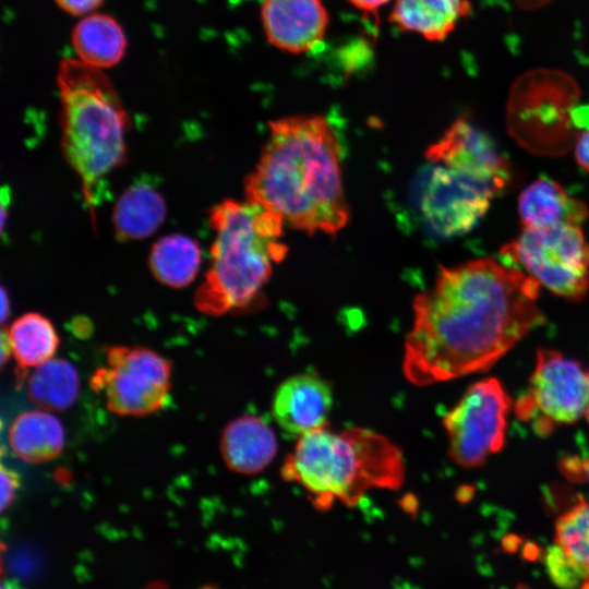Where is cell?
Segmentation results:
<instances>
[{"mask_svg": "<svg viewBox=\"0 0 589 589\" xmlns=\"http://www.w3.org/2000/svg\"><path fill=\"white\" fill-rule=\"evenodd\" d=\"M500 252L561 298L577 302L589 291V243L580 226L522 228Z\"/></svg>", "mask_w": 589, "mask_h": 589, "instance_id": "52a82bcc", "label": "cell"}, {"mask_svg": "<svg viewBox=\"0 0 589 589\" xmlns=\"http://www.w3.org/2000/svg\"><path fill=\"white\" fill-rule=\"evenodd\" d=\"M1 293H2L1 321L2 323H4L10 313V303H9V298L3 287L1 288Z\"/></svg>", "mask_w": 589, "mask_h": 589, "instance_id": "d6a6232c", "label": "cell"}, {"mask_svg": "<svg viewBox=\"0 0 589 589\" xmlns=\"http://www.w3.org/2000/svg\"><path fill=\"white\" fill-rule=\"evenodd\" d=\"M561 470L572 481L589 483V455L566 457L561 462Z\"/></svg>", "mask_w": 589, "mask_h": 589, "instance_id": "484cf974", "label": "cell"}, {"mask_svg": "<svg viewBox=\"0 0 589 589\" xmlns=\"http://www.w3.org/2000/svg\"><path fill=\"white\" fill-rule=\"evenodd\" d=\"M8 441L16 457L40 464L60 455L65 433L61 421L51 411L31 410L17 414L11 422Z\"/></svg>", "mask_w": 589, "mask_h": 589, "instance_id": "ac0fdd59", "label": "cell"}, {"mask_svg": "<svg viewBox=\"0 0 589 589\" xmlns=\"http://www.w3.org/2000/svg\"><path fill=\"white\" fill-rule=\"evenodd\" d=\"M500 190L491 182L454 168L434 165L421 193V211L443 236L469 231L486 213Z\"/></svg>", "mask_w": 589, "mask_h": 589, "instance_id": "8fae6325", "label": "cell"}, {"mask_svg": "<svg viewBox=\"0 0 589 589\" xmlns=\"http://www.w3.org/2000/svg\"><path fill=\"white\" fill-rule=\"evenodd\" d=\"M57 86L62 152L95 220L98 184L125 158L129 117L109 79L80 59L60 62Z\"/></svg>", "mask_w": 589, "mask_h": 589, "instance_id": "5b68a950", "label": "cell"}, {"mask_svg": "<svg viewBox=\"0 0 589 589\" xmlns=\"http://www.w3.org/2000/svg\"><path fill=\"white\" fill-rule=\"evenodd\" d=\"M512 400L496 378H484L467 388L443 419L453 460L479 467L504 445Z\"/></svg>", "mask_w": 589, "mask_h": 589, "instance_id": "30bf717a", "label": "cell"}, {"mask_svg": "<svg viewBox=\"0 0 589 589\" xmlns=\"http://www.w3.org/2000/svg\"><path fill=\"white\" fill-rule=\"evenodd\" d=\"M588 405L589 371L556 350L540 349L528 390L516 401V416L546 435L555 425L579 420Z\"/></svg>", "mask_w": 589, "mask_h": 589, "instance_id": "9c48e42d", "label": "cell"}, {"mask_svg": "<svg viewBox=\"0 0 589 589\" xmlns=\"http://www.w3.org/2000/svg\"><path fill=\"white\" fill-rule=\"evenodd\" d=\"M586 417L589 420V405H588V408H587V411H586Z\"/></svg>", "mask_w": 589, "mask_h": 589, "instance_id": "e575fe53", "label": "cell"}, {"mask_svg": "<svg viewBox=\"0 0 589 589\" xmlns=\"http://www.w3.org/2000/svg\"><path fill=\"white\" fill-rule=\"evenodd\" d=\"M333 406L330 385L314 373H299L277 387L272 413L288 434L302 436L327 423Z\"/></svg>", "mask_w": 589, "mask_h": 589, "instance_id": "5bb4252c", "label": "cell"}, {"mask_svg": "<svg viewBox=\"0 0 589 589\" xmlns=\"http://www.w3.org/2000/svg\"><path fill=\"white\" fill-rule=\"evenodd\" d=\"M79 393V373L71 362L62 358H51L35 368L27 380L28 398L48 411L69 409Z\"/></svg>", "mask_w": 589, "mask_h": 589, "instance_id": "603a6c76", "label": "cell"}, {"mask_svg": "<svg viewBox=\"0 0 589 589\" xmlns=\"http://www.w3.org/2000/svg\"><path fill=\"white\" fill-rule=\"evenodd\" d=\"M245 201L277 214L310 235L335 236L349 219L340 145L321 116H288L269 122V136L245 178Z\"/></svg>", "mask_w": 589, "mask_h": 589, "instance_id": "7a4b0ae2", "label": "cell"}, {"mask_svg": "<svg viewBox=\"0 0 589 589\" xmlns=\"http://www.w3.org/2000/svg\"><path fill=\"white\" fill-rule=\"evenodd\" d=\"M261 17L268 43L290 53L318 46L329 20L322 0H263Z\"/></svg>", "mask_w": 589, "mask_h": 589, "instance_id": "4fadbf2b", "label": "cell"}, {"mask_svg": "<svg viewBox=\"0 0 589 589\" xmlns=\"http://www.w3.org/2000/svg\"><path fill=\"white\" fill-rule=\"evenodd\" d=\"M71 41L79 59L98 69L116 65L127 48L121 25L112 16L101 13L80 20L72 31Z\"/></svg>", "mask_w": 589, "mask_h": 589, "instance_id": "ffe728a7", "label": "cell"}, {"mask_svg": "<svg viewBox=\"0 0 589 589\" xmlns=\"http://www.w3.org/2000/svg\"><path fill=\"white\" fill-rule=\"evenodd\" d=\"M517 589H529V588L526 587V586H524V585H521V586H519Z\"/></svg>", "mask_w": 589, "mask_h": 589, "instance_id": "d590c367", "label": "cell"}, {"mask_svg": "<svg viewBox=\"0 0 589 589\" xmlns=\"http://www.w3.org/2000/svg\"><path fill=\"white\" fill-rule=\"evenodd\" d=\"M577 164L589 173V130L580 132L575 142Z\"/></svg>", "mask_w": 589, "mask_h": 589, "instance_id": "f1b7e54d", "label": "cell"}, {"mask_svg": "<svg viewBox=\"0 0 589 589\" xmlns=\"http://www.w3.org/2000/svg\"><path fill=\"white\" fill-rule=\"evenodd\" d=\"M209 224L216 233L212 262L194 304L220 315L252 304L288 248L281 241L284 220L248 201L220 202L211 209Z\"/></svg>", "mask_w": 589, "mask_h": 589, "instance_id": "277c9868", "label": "cell"}, {"mask_svg": "<svg viewBox=\"0 0 589 589\" xmlns=\"http://www.w3.org/2000/svg\"><path fill=\"white\" fill-rule=\"evenodd\" d=\"M522 228L546 229L561 225L581 226L589 217V207L556 181L539 178L528 184L518 197Z\"/></svg>", "mask_w": 589, "mask_h": 589, "instance_id": "2e32d148", "label": "cell"}, {"mask_svg": "<svg viewBox=\"0 0 589 589\" xmlns=\"http://www.w3.org/2000/svg\"><path fill=\"white\" fill-rule=\"evenodd\" d=\"M578 99L579 87L568 74L544 69L529 71L510 89L508 132L531 153L565 154L579 134L572 120Z\"/></svg>", "mask_w": 589, "mask_h": 589, "instance_id": "8992f818", "label": "cell"}, {"mask_svg": "<svg viewBox=\"0 0 589 589\" xmlns=\"http://www.w3.org/2000/svg\"><path fill=\"white\" fill-rule=\"evenodd\" d=\"M541 285L520 267L480 257L441 267L413 300L402 372L424 386L488 370L541 326Z\"/></svg>", "mask_w": 589, "mask_h": 589, "instance_id": "6da1fadb", "label": "cell"}, {"mask_svg": "<svg viewBox=\"0 0 589 589\" xmlns=\"http://www.w3.org/2000/svg\"><path fill=\"white\" fill-rule=\"evenodd\" d=\"M470 12L469 0H395L389 21L399 31L442 41Z\"/></svg>", "mask_w": 589, "mask_h": 589, "instance_id": "e0dca14e", "label": "cell"}, {"mask_svg": "<svg viewBox=\"0 0 589 589\" xmlns=\"http://www.w3.org/2000/svg\"><path fill=\"white\" fill-rule=\"evenodd\" d=\"M546 565L550 576L560 586L570 588L576 586L580 580H585L579 570L557 545L550 549L546 556Z\"/></svg>", "mask_w": 589, "mask_h": 589, "instance_id": "d4e9b609", "label": "cell"}, {"mask_svg": "<svg viewBox=\"0 0 589 589\" xmlns=\"http://www.w3.org/2000/svg\"><path fill=\"white\" fill-rule=\"evenodd\" d=\"M202 252L196 241L183 235L158 239L149 253V268L155 278L171 288H183L196 276Z\"/></svg>", "mask_w": 589, "mask_h": 589, "instance_id": "44dd1931", "label": "cell"}, {"mask_svg": "<svg viewBox=\"0 0 589 589\" xmlns=\"http://www.w3.org/2000/svg\"><path fill=\"white\" fill-rule=\"evenodd\" d=\"M19 489L17 474L4 466L1 467V509L4 510L15 497Z\"/></svg>", "mask_w": 589, "mask_h": 589, "instance_id": "4316f807", "label": "cell"}, {"mask_svg": "<svg viewBox=\"0 0 589 589\" xmlns=\"http://www.w3.org/2000/svg\"><path fill=\"white\" fill-rule=\"evenodd\" d=\"M107 365L91 378L95 393L119 416L143 417L165 407L169 399L171 363L156 351L142 347L112 346Z\"/></svg>", "mask_w": 589, "mask_h": 589, "instance_id": "ba28073f", "label": "cell"}, {"mask_svg": "<svg viewBox=\"0 0 589 589\" xmlns=\"http://www.w3.org/2000/svg\"><path fill=\"white\" fill-rule=\"evenodd\" d=\"M514 1L521 9L533 10V9H539L544 5H548L553 0H514Z\"/></svg>", "mask_w": 589, "mask_h": 589, "instance_id": "1f68e13d", "label": "cell"}, {"mask_svg": "<svg viewBox=\"0 0 589 589\" xmlns=\"http://www.w3.org/2000/svg\"><path fill=\"white\" fill-rule=\"evenodd\" d=\"M1 589H25V588H23L16 581L8 579V580L2 581Z\"/></svg>", "mask_w": 589, "mask_h": 589, "instance_id": "836d02e7", "label": "cell"}, {"mask_svg": "<svg viewBox=\"0 0 589 589\" xmlns=\"http://www.w3.org/2000/svg\"><path fill=\"white\" fill-rule=\"evenodd\" d=\"M166 213V203L154 188L147 183H135L119 196L115 205V235L121 241L144 239L157 230Z\"/></svg>", "mask_w": 589, "mask_h": 589, "instance_id": "d6986e66", "label": "cell"}, {"mask_svg": "<svg viewBox=\"0 0 589 589\" xmlns=\"http://www.w3.org/2000/svg\"><path fill=\"white\" fill-rule=\"evenodd\" d=\"M353 7L365 14H376L390 0H348Z\"/></svg>", "mask_w": 589, "mask_h": 589, "instance_id": "4dcf8cb0", "label": "cell"}, {"mask_svg": "<svg viewBox=\"0 0 589 589\" xmlns=\"http://www.w3.org/2000/svg\"><path fill=\"white\" fill-rule=\"evenodd\" d=\"M12 357L20 370L37 368L50 360L59 346L52 323L37 312L17 317L5 332Z\"/></svg>", "mask_w": 589, "mask_h": 589, "instance_id": "7402d4cb", "label": "cell"}, {"mask_svg": "<svg viewBox=\"0 0 589 589\" xmlns=\"http://www.w3.org/2000/svg\"><path fill=\"white\" fill-rule=\"evenodd\" d=\"M280 471L326 510L336 502L354 506L374 489H399L406 466L401 449L383 434L326 424L299 437Z\"/></svg>", "mask_w": 589, "mask_h": 589, "instance_id": "3957f363", "label": "cell"}, {"mask_svg": "<svg viewBox=\"0 0 589 589\" xmlns=\"http://www.w3.org/2000/svg\"><path fill=\"white\" fill-rule=\"evenodd\" d=\"M572 120L577 130H589V105H576L572 110Z\"/></svg>", "mask_w": 589, "mask_h": 589, "instance_id": "f546056e", "label": "cell"}, {"mask_svg": "<svg viewBox=\"0 0 589 589\" xmlns=\"http://www.w3.org/2000/svg\"><path fill=\"white\" fill-rule=\"evenodd\" d=\"M555 545L589 579V500L580 498L555 524Z\"/></svg>", "mask_w": 589, "mask_h": 589, "instance_id": "cb8c5ba5", "label": "cell"}, {"mask_svg": "<svg viewBox=\"0 0 589 589\" xmlns=\"http://www.w3.org/2000/svg\"><path fill=\"white\" fill-rule=\"evenodd\" d=\"M426 159L473 175L493 183L500 191L510 177L507 159L492 141L465 116L456 119L425 152Z\"/></svg>", "mask_w": 589, "mask_h": 589, "instance_id": "7c38bea8", "label": "cell"}, {"mask_svg": "<svg viewBox=\"0 0 589 589\" xmlns=\"http://www.w3.org/2000/svg\"><path fill=\"white\" fill-rule=\"evenodd\" d=\"M272 428L260 417L248 414L230 421L220 437V453L227 467L238 473L264 470L277 453Z\"/></svg>", "mask_w": 589, "mask_h": 589, "instance_id": "9a60e30c", "label": "cell"}, {"mask_svg": "<svg viewBox=\"0 0 589 589\" xmlns=\"http://www.w3.org/2000/svg\"><path fill=\"white\" fill-rule=\"evenodd\" d=\"M57 5L72 15H84L98 8L104 0H55Z\"/></svg>", "mask_w": 589, "mask_h": 589, "instance_id": "83f0119b", "label": "cell"}]
</instances>
